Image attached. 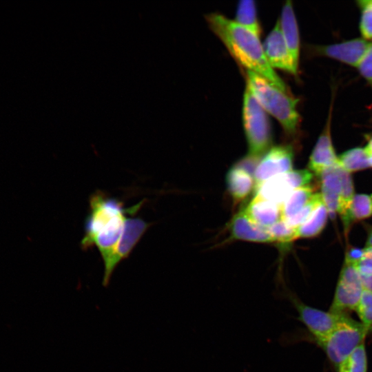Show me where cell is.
Here are the masks:
<instances>
[{
  "mask_svg": "<svg viewBox=\"0 0 372 372\" xmlns=\"http://www.w3.org/2000/svg\"><path fill=\"white\" fill-rule=\"evenodd\" d=\"M346 372H367L365 342L361 344L342 364Z\"/></svg>",
  "mask_w": 372,
  "mask_h": 372,
  "instance_id": "obj_25",
  "label": "cell"
},
{
  "mask_svg": "<svg viewBox=\"0 0 372 372\" xmlns=\"http://www.w3.org/2000/svg\"><path fill=\"white\" fill-rule=\"evenodd\" d=\"M234 21L260 37L261 28L254 0H241L238 2Z\"/></svg>",
  "mask_w": 372,
  "mask_h": 372,
  "instance_id": "obj_22",
  "label": "cell"
},
{
  "mask_svg": "<svg viewBox=\"0 0 372 372\" xmlns=\"http://www.w3.org/2000/svg\"><path fill=\"white\" fill-rule=\"evenodd\" d=\"M340 165L347 172L351 173L370 167L369 154L365 148L355 147L349 149L338 156Z\"/></svg>",
  "mask_w": 372,
  "mask_h": 372,
  "instance_id": "obj_23",
  "label": "cell"
},
{
  "mask_svg": "<svg viewBox=\"0 0 372 372\" xmlns=\"http://www.w3.org/2000/svg\"><path fill=\"white\" fill-rule=\"evenodd\" d=\"M371 330L345 314L324 339L316 341L330 362L338 369L365 339Z\"/></svg>",
  "mask_w": 372,
  "mask_h": 372,
  "instance_id": "obj_4",
  "label": "cell"
},
{
  "mask_svg": "<svg viewBox=\"0 0 372 372\" xmlns=\"http://www.w3.org/2000/svg\"><path fill=\"white\" fill-rule=\"evenodd\" d=\"M262 47L265 55L273 68H278L294 75L297 74L298 68L293 62L282 34L278 19L267 36Z\"/></svg>",
  "mask_w": 372,
  "mask_h": 372,
  "instance_id": "obj_10",
  "label": "cell"
},
{
  "mask_svg": "<svg viewBox=\"0 0 372 372\" xmlns=\"http://www.w3.org/2000/svg\"><path fill=\"white\" fill-rule=\"evenodd\" d=\"M229 229L231 238L254 242H275L268 228L254 223L241 209L231 218Z\"/></svg>",
  "mask_w": 372,
  "mask_h": 372,
  "instance_id": "obj_11",
  "label": "cell"
},
{
  "mask_svg": "<svg viewBox=\"0 0 372 372\" xmlns=\"http://www.w3.org/2000/svg\"><path fill=\"white\" fill-rule=\"evenodd\" d=\"M369 163L370 167H372V152L369 154Z\"/></svg>",
  "mask_w": 372,
  "mask_h": 372,
  "instance_id": "obj_37",
  "label": "cell"
},
{
  "mask_svg": "<svg viewBox=\"0 0 372 372\" xmlns=\"http://www.w3.org/2000/svg\"><path fill=\"white\" fill-rule=\"evenodd\" d=\"M364 289L372 291V275L360 276Z\"/></svg>",
  "mask_w": 372,
  "mask_h": 372,
  "instance_id": "obj_33",
  "label": "cell"
},
{
  "mask_svg": "<svg viewBox=\"0 0 372 372\" xmlns=\"http://www.w3.org/2000/svg\"><path fill=\"white\" fill-rule=\"evenodd\" d=\"M151 225V223L134 215L127 218L124 231L114 255V264L116 267L129 256Z\"/></svg>",
  "mask_w": 372,
  "mask_h": 372,
  "instance_id": "obj_12",
  "label": "cell"
},
{
  "mask_svg": "<svg viewBox=\"0 0 372 372\" xmlns=\"http://www.w3.org/2000/svg\"><path fill=\"white\" fill-rule=\"evenodd\" d=\"M293 150L291 145L271 147L260 159L256 168L254 191L264 182L277 175L292 170Z\"/></svg>",
  "mask_w": 372,
  "mask_h": 372,
  "instance_id": "obj_9",
  "label": "cell"
},
{
  "mask_svg": "<svg viewBox=\"0 0 372 372\" xmlns=\"http://www.w3.org/2000/svg\"><path fill=\"white\" fill-rule=\"evenodd\" d=\"M360 276L372 275V247H364L361 260L355 265Z\"/></svg>",
  "mask_w": 372,
  "mask_h": 372,
  "instance_id": "obj_31",
  "label": "cell"
},
{
  "mask_svg": "<svg viewBox=\"0 0 372 372\" xmlns=\"http://www.w3.org/2000/svg\"><path fill=\"white\" fill-rule=\"evenodd\" d=\"M364 249L351 247L348 249L345 255L344 262L355 265L362 258Z\"/></svg>",
  "mask_w": 372,
  "mask_h": 372,
  "instance_id": "obj_32",
  "label": "cell"
},
{
  "mask_svg": "<svg viewBox=\"0 0 372 372\" xmlns=\"http://www.w3.org/2000/svg\"><path fill=\"white\" fill-rule=\"evenodd\" d=\"M242 117L248 155L260 158L271 148V125L267 112L247 85L243 96Z\"/></svg>",
  "mask_w": 372,
  "mask_h": 372,
  "instance_id": "obj_5",
  "label": "cell"
},
{
  "mask_svg": "<svg viewBox=\"0 0 372 372\" xmlns=\"http://www.w3.org/2000/svg\"><path fill=\"white\" fill-rule=\"evenodd\" d=\"M313 195V189L307 185L293 191L281 203V218L286 220L299 212Z\"/></svg>",
  "mask_w": 372,
  "mask_h": 372,
  "instance_id": "obj_20",
  "label": "cell"
},
{
  "mask_svg": "<svg viewBox=\"0 0 372 372\" xmlns=\"http://www.w3.org/2000/svg\"><path fill=\"white\" fill-rule=\"evenodd\" d=\"M246 85L260 105L278 121L285 132L294 134L300 121V115L296 110L298 99L256 73L246 70Z\"/></svg>",
  "mask_w": 372,
  "mask_h": 372,
  "instance_id": "obj_3",
  "label": "cell"
},
{
  "mask_svg": "<svg viewBox=\"0 0 372 372\" xmlns=\"http://www.w3.org/2000/svg\"><path fill=\"white\" fill-rule=\"evenodd\" d=\"M312 178L309 170H291L264 182L254 191L255 196L281 205L293 191L309 185Z\"/></svg>",
  "mask_w": 372,
  "mask_h": 372,
  "instance_id": "obj_7",
  "label": "cell"
},
{
  "mask_svg": "<svg viewBox=\"0 0 372 372\" xmlns=\"http://www.w3.org/2000/svg\"><path fill=\"white\" fill-rule=\"evenodd\" d=\"M329 123V121L328 126L319 136L309 161V171L318 176L324 170L338 163L331 142Z\"/></svg>",
  "mask_w": 372,
  "mask_h": 372,
  "instance_id": "obj_15",
  "label": "cell"
},
{
  "mask_svg": "<svg viewBox=\"0 0 372 372\" xmlns=\"http://www.w3.org/2000/svg\"><path fill=\"white\" fill-rule=\"evenodd\" d=\"M341 176V192L340 196L338 214L342 220L347 216L353 198L355 195L353 180L350 173L345 171L342 167Z\"/></svg>",
  "mask_w": 372,
  "mask_h": 372,
  "instance_id": "obj_24",
  "label": "cell"
},
{
  "mask_svg": "<svg viewBox=\"0 0 372 372\" xmlns=\"http://www.w3.org/2000/svg\"><path fill=\"white\" fill-rule=\"evenodd\" d=\"M243 210L256 224L269 228L281 219L280 205L254 196Z\"/></svg>",
  "mask_w": 372,
  "mask_h": 372,
  "instance_id": "obj_17",
  "label": "cell"
},
{
  "mask_svg": "<svg viewBox=\"0 0 372 372\" xmlns=\"http://www.w3.org/2000/svg\"><path fill=\"white\" fill-rule=\"evenodd\" d=\"M363 291L364 287L357 267L344 262L329 311L338 314L355 311Z\"/></svg>",
  "mask_w": 372,
  "mask_h": 372,
  "instance_id": "obj_6",
  "label": "cell"
},
{
  "mask_svg": "<svg viewBox=\"0 0 372 372\" xmlns=\"http://www.w3.org/2000/svg\"><path fill=\"white\" fill-rule=\"evenodd\" d=\"M360 322L372 329V291L364 289L360 302L355 310Z\"/></svg>",
  "mask_w": 372,
  "mask_h": 372,
  "instance_id": "obj_27",
  "label": "cell"
},
{
  "mask_svg": "<svg viewBox=\"0 0 372 372\" xmlns=\"http://www.w3.org/2000/svg\"><path fill=\"white\" fill-rule=\"evenodd\" d=\"M323 202L320 193H314L310 200L296 214L285 220L292 228H297L310 216L316 207Z\"/></svg>",
  "mask_w": 372,
  "mask_h": 372,
  "instance_id": "obj_26",
  "label": "cell"
},
{
  "mask_svg": "<svg viewBox=\"0 0 372 372\" xmlns=\"http://www.w3.org/2000/svg\"><path fill=\"white\" fill-rule=\"evenodd\" d=\"M341 166L339 163L328 167L319 176L321 195L329 216L333 219L338 214L341 192Z\"/></svg>",
  "mask_w": 372,
  "mask_h": 372,
  "instance_id": "obj_14",
  "label": "cell"
},
{
  "mask_svg": "<svg viewBox=\"0 0 372 372\" xmlns=\"http://www.w3.org/2000/svg\"><path fill=\"white\" fill-rule=\"evenodd\" d=\"M370 45L371 43L364 39H355L322 47L319 50L329 57L358 67L368 51Z\"/></svg>",
  "mask_w": 372,
  "mask_h": 372,
  "instance_id": "obj_13",
  "label": "cell"
},
{
  "mask_svg": "<svg viewBox=\"0 0 372 372\" xmlns=\"http://www.w3.org/2000/svg\"><path fill=\"white\" fill-rule=\"evenodd\" d=\"M372 216V195L355 194L347 216L342 220L346 231L353 222L361 220Z\"/></svg>",
  "mask_w": 372,
  "mask_h": 372,
  "instance_id": "obj_21",
  "label": "cell"
},
{
  "mask_svg": "<svg viewBox=\"0 0 372 372\" xmlns=\"http://www.w3.org/2000/svg\"><path fill=\"white\" fill-rule=\"evenodd\" d=\"M364 148L368 154L372 152V137L370 138L368 145Z\"/></svg>",
  "mask_w": 372,
  "mask_h": 372,
  "instance_id": "obj_35",
  "label": "cell"
},
{
  "mask_svg": "<svg viewBox=\"0 0 372 372\" xmlns=\"http://www.w3.org/2000/svg\"><path fill=\"white\" fill-rule=\"evenodd\" d=\"M288 298L298 313V320L305 325L315 342L328 336L345 315L309 306L294 296Z\"/></svg>",
  "mask_w": 372,
  "mask_h": 372,
  "instance_id": "obj_8",
  "label": "cell"
},
{
  "mask_svg": "<svg viewBox=\"0 0 372 372\" xmlns=\"http://www.w3.org/2000/svg\"><path fill=\"white\" fill-rule=\"evenodd\" d=\"M226 184L229 194L236 201L245 199L254 189L253 176L235 165L227 174Z\"/></svg>",
  "mask_w": 372,
  "mask_h": 372,
  "instance_id": "obj_18",
  "label": "cell"
},
{
  "mask_svg": "<svg viewBox=\"0 0 372 372\" xmlns=\"http://www.w3.org/2000/svg\"><path fill=\"white\" fill-rule=\"evenodd\" d=\"M338 372H346L344 366L342 364L338 369Z\"/></svg>",
  "mask_w": 372,
  "mask_h": 372,
  "instance_id": "obj_36",
  "label": "cell"
},
{
  "mask_svg": "<svg viewBox=\"0 0 372 372\" xmlns=\"http://www.w3.org/2000/svg\"><path fill=\"white\" fill-rule=\"evenodd\" d=\"M328 216L327 209L322 202L306 221L296 228L297 238H313L320 234L326 225Z\"/></svg>",
  "mask_w": 372,
  "mask_h": 372,
  "instance_id": "obj_19",
  "label": "cell"
},
{
  "mask_svg": "<svg viewBox=\"0 0 372 372\" xmlns=\"http://www.w3.org/2000/svg\"><path fill=\"white\" fill-rule=\"evenodd\" d=\"M362 10L360 31L364 39H372V0H360Z\"/></svg>",
  "mask_w": 372,
  "mask_h": 372,
  "instance_id": "obj_29",
  "label": "cell"
},
{
  "mask_svg": "<svg viewBox=\"0 0 372 372\" xmlns=\"http://www.w3.org/2000/svg\"><path fill=\"white\" fill-rule=\"evenodd\" d=\"M365 247H372V229L369 233Z\"/></svg>",
  "mask_w": 372,
  "mask_h": 372,
  "instance_id": "obj_34",
  "label": "cell"
},
{
  "mask_svg": "<svg viewBox=\"0 0 372 372\" xmlns=\"http://www.w3.org/2000/svg\"><path fill=\"white\" fill-rule=\"evenodd\" d=\"M357 68L362 76L372 85V43Z\"/></svg>",
  "mask_w": 372,
  "mask_h": 372,
  "instance_id": "obj_30",
  "label": "cell"
},
{
  "mask_svg": "<svg viewBox=\"0 0 372 372\" xmlns=\"http://www.w3.org/2000/svg\"><path fill=\"white\" fill-rule=\"evenodd\" d=\"M278 20L282 34L294 65L296 68H298L300 37L296 18L291 1H287L283 5Z\"/></svg>",
  "mask_w": 372,
  "mask_h": 372,
  "instance_id": "obj_16",
  "label": "cell"
},
{
  "mask_svg": "<svg viewBox=\"0 0 372 372\" xmlns=\"http://www.w3.org/2000/svg\"><path fill=\"white\" fill-rule=\"evenodd\" d=\"M275 242L289 243L296 239V228H292L288 225L284 219L279 220L274 225L268 228Z\"/></svg>",
  "mask_w": 372,
  "mask_h": 372,
  "instance_id": "obj_28",
  "label": "cell"
},
{
  "mask_svg": "<svg viewBox=\"0 0 372 372\" xmlns=\"http://www.w3.org/2000/svg\"><path fill=\"white\" fill-rule=\"evenodd\" d=\"M206 19L209 28L241 66L247 71L262 76L287 93L285 83L275 72L265 55L259 36L218 12L208 14Z\"/></svg>",
  "mask_w": 372,
  "mask_h": 372,
  "instance_id": "obj_2",
  "label": "cell"
},
{
  "mask_svg": "<svg viewBox=\"0 0 372 372\" xmlns=\"http://www.w3.org/2000/svg\"><path fill=\"white\" fill-rule=\"evenodd\" d=\"M143 200L130 207L116 198L97 190L89 200V213L85 221L84 236L81 247L86 250L98 249L104 265L103 285L107 286L115 269L114 255L122 237L127 215L136 214Z\"/></svg>",
  "mask_w": 372,
  "mask_h": 372,
  "instance_id": "obj_1",
  "label": "cell"
}]
</instances>
